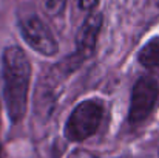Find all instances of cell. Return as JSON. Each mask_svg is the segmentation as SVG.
I'll use <instances>...</instances> for the list:
<instances>
[{
  "instance_id": "3",
  "label": "cell",
  "mask_w": 159,
  "mask_h": 158,
  "mask_svg": "<svg viewBox=\"0 0 159 158\" xmlns=\"http://www.w3.org/2000/svg\"><path fill=\"white\" fill-rule=\"evenodd\" d=\"M159 105V78L155 74H142L136 79L130 95L128 122L139 126L145 122Z\"/></svg>"
},
{
  "instance_id": "7",
  "label": "cell",
  "mask_w": 159,
  "mask_h": 158,
  "mask_svg": "<svg viewBox=\"0 0 159 158\" xmlns=\"http://www.w3.org/2000/svg\"><path fill=\"white\" fill-rule=\"evenodd\" d=\"M65 6H66V0H43V9L51 17L60 16Z\"/></svg>"
},
{
  "instance_id": "1",
  "label": "cell",
  "mask_w": 159,
  "mask_h": 158,
  "mask_svg": "<svg viewBox=\"0 0 159 158\" xmlns=\"http://www.w3.org/2000/svg\"><path fill=\"white\" fill-rule=\"evenodd\" d=\"M3 99L6 113L12 124L25 118L28 107V92L31 81V64L20 47H6L2 54Z\"/></svg>"
},
{
  "instance_id": "6",
  "label": "cell",
  "mask_w": 159,
  "mask_h": 158,
  "mask_svg": "<svg viewBox=\"0 0 159 158\" xmlns=\"http://www.w3.org/2000/svg\"><path fill=\"white\" fill-rule=\"evenodd\" d=\"M139 64L152 73H159V37L150 39L138 53Z\"/></svg>"
},
{
  "instance_id": "4",
  "label": "cell",
  "mask_w": 159,
  "mask_h": 158,
  "mask_svg": "<svg viewBox=\"0 0 159 158\" xmlns=\"http://www.w3.org/2000/svg\"><path fill=\"white\" fill-rule=\"evenodd\" d=\"M19 30L26 45L36 53L42 56H54L59 50L51 30L39 16L30 14L22 17L19 22Z\"/></svg>"
},
{
  "instance_id": "8",
  "label": "cell",
  "mask_w": 159,
  "mask_h": 158,
  "mask_svg": "<svg viewBox=\"0 0 159 158\" xmlns=\"http://www.w3.org/2000/svg\"><path fill=\"white\" fill-rule=\"evenodd\" d=\"M77 6L80 11H87V12H93L99 3V0H76Z\"/></svg>"
},
{
  "instance_id": "5",
  "label": "cell",
  "mask_w": 159,
  "mask_h": 158,
  "mask_svg": "<svg viewBox=\"0 0 159 158\" xmlns=\"http://www.w3.org/2000/svg\"><path fill=\"white\" fill-rule=\"evenodd\" d=\"M102 23H104L102 14L98 11H93L87 16V19L80 25V28L76 34V53H74V56L80 62H84L85 59L93 56Z\"/></svg>"
},
{
  "instance_id": "10",
  "label": "cell",
  "mask_w": 159,
  "mask_h": 158,
  "mask_svg": "<svg viewBox=\"0 0 159 158\" xmlns=\"http://www.w3.org/2000/svg\"><path fill=\"white\" fill-rule=\"evenodd\" d=\"M0 122H2V119H0ZM2 126V124H0ZM0 158H2V143H0Z\"/></svg>"
},
{
  "instance_id": "9",
  "label": "cell",
  "mask_w": 159,
  "mask_h": 158,
  "mask_svg": "<svg viewBox=\"0 0 159 158\" xmlns=\"http://www.w3.org/2000/svg\"><path fill=\"white\" fill-rule=\"evenodd\" d=\"M68 158H98L96 155H93L91 152H88V151H84V149H76V151H73L71 154H70V157Z\"/></svg>"
},
{
  "instance_id": "2",
  "label": "cell",
  "mask_w": 159,
  "mask_h": 158,
  "mask_svg": "<svg viewBox=\"0 0 159 158\" xmlns=\"http://www.w3.org/2000/svg\"><path fill=\"white\" fill-rule=\"evenodd\" d=\"M105 107L99 99H87L74 107L68 116L63 133L71 143H80L93 136L102 124Z\"/></svg>"
}]
</instances>
